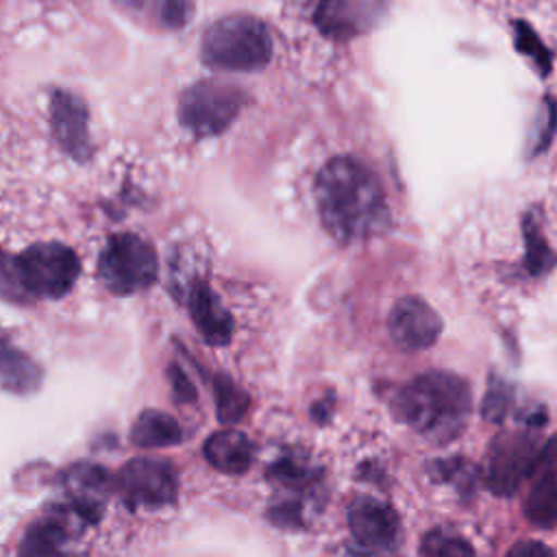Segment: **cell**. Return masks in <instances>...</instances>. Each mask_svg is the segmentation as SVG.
Listing matches in <instances>:
<instances>
[{
	"label": "cell",
	"mask_w": 557,
	"mask_h": 557,
	"mask_svg": "<svg viewBox=\"0 0 557 557\" xmlns=\"http://www.w3.org/2000/svg\"><path fill=\"white\" fill-rule=\"evenodd\" d=\"M315 205L324 228L339 244L372 237L387 224V205L379 178L352 157H335L320 170Z\"/></svg>",
	"instance_id": "obj_1"
},
{
	"label": "cell",
	"mask_w": 557,
	"mask_h": 557,
	"mask_svg": "<svg viewBox=\"0 0 557 557\" xmlns=\"http://www.w3.org/2000/svg\"><path fill=\"white\" fill-rule=\"evenodd\" d=\"M400 418L435 444L455 440L472 409L468 383L453 372H424L398 394Z\"/></svg>",
	"instance_id": "obj_2"
},
{
	"label": "cell",
	"mask_w": 557,
	"mask_h": 557,
	"mask_svg": "<svg viewBox=\"0 0 557 557\" xmlns=\"http://www.w3.org/2000/svg\"><path fill=\"white\" fill-rule=\"evenodd\" d=\"M202 61L218 70L252 72L272 57V37L252 15H228L213 22L202 37Z\"/></svg>",
	"instance_id": "obj_3"
},
{
	"label": "cell",
	"mask_w": 557,
	"mask_h": 557,
	"mask_svg": "<svg viewBox=\"0 0 557 557\" xmlns=\"http://www.w3.org/2000/svg\"><path fill=\"white\" fill-rule=\"evenodd\" d=\"M17 285L37 298H61L74 285L81 261L76 252L59 242H41L22 250L15 259H4Z\"/></svg>",
	"instance_id": "obj_4"
},
{
	"label": "cell",
	"mask_w": 557,
	"mask_h": 557,
	"mask_svg": "<svg viewBox=\"0 0 557 557\" xmlns=\"http://www.w3.org/2000/svg\"><path fill=\"white\" fill-rule=\"evenodd\" d=\"M98 274L111 294L128 296L141 292L157 278V255L141 237L120 233L109 237L98 261Z\"/></svg>",
	"instance_id": "obj_5"
},
{
	"label": "cell",
	"mask_w": 557,
	"mask_h": 557,
	"mask_svg": "<svg viewBox=\"0 0 557 557\" xmlns=\"http://www.w3.org/2000/svg\"><path fill=\"white\" fill-rule=\"evenodd\" d=\"M244 91L235 85L205 81L181 96L178 120L198 137L222 133L242 111Z\"/></svg>",
	"instance_id": "obj_6"
},
{
	"label": "cell",
	"mask_w": 557,
	"mask_h": 557,
	"mask_svg": "<svg viewBox=\"0 0 557 557\" xmlns=\"http://www.w3.org/2000/svg\"><path fill=\"white\" fill-rule=\"evenodd\" d=\"M535 440L527 433H503L492 442L485 463V483L498 496L513 494L527 476H533L537 461Z\"/></svg>",
	"instance_id": "obj_7"
},
{
	"label": "cell",
	"mask_w": 557,
	"mask_h": 557,
	"mask_svg": "<svg viewBox=\"0 0 557 557\" xmlns=\"http://www.w3.org/2000/svg\"><path fill=\"white\" fill-rule=\"evenodd\" d=\"M120 492L135 507H163L176 496V472L165 459H131L117 476Z\"/></svg>",
	"instance_id": "obj_8"
},
{
	"label": "cell",
	"mask_w": 557,
	"mask_h": 557,
	"mask_svg": "<svg viewBox=\"0 0 557 557\" xmlns=\"http://www.w3.org/2000/svg\"><path fill=\"white\" fill-rule=\"evenodd\" d=\"M387 326L400 348L424 350L437 339L442 331V320L424 300L407 296L398 300L389 311Z\"/></svg>",
	"instance_id": "obj_9"
},
{
	"label": "cell",
	"mask_w": 557,
	"mask_h": 557,
	"mask_svg": "<svg viewBox=\"0 0 557 557\" xmlns=\"http://www.w3.org/2000/svg\"><path fill=\"white\" fill-rule=\"evenodd\" d=\"M348 527L352 537L366 548H387L398 533L394 509L372 496H359L348 507Z\"/></svg>",
	"instance_id": "obj_10"
},
{
	"label": "cell",
	"mask_w": 557,
	"mask_h": 557,
	"mask_svg": "<svg viewBox=\"0 0 557 557\" xmlns=\"http://www.w3.org/2000/svg\"><path fill=\"white\" fill-rule=\"evenodd\" d=\"M74 520L83 518L70 507H63L35 522L20 544V557H72Z\"/></svg>",
	"instance_id": "obj_11"
},
{
	"label": "cell",
	"mask_w": 557,
	"mask_h": 557,
	"mask_svg": "<svg viewBox=\"0 0 557 557\" xmlns=\"http://www.w3.org/2000/svg\"><path fill=\"white\" fill-rule=\"evenodd\" d=\"M50 117H52V133L59 146L76 159L87 157L89 133H87V111L83 100L70 91L57 89L50 98Z\"/></svg>",
	"instance_id": "obj_12"
},
{
	"label": "cell",
	"mask_w": 557,
	"mask_h": 557,
	"mask_svg": "<svg viewBox=\"0 0 557 557\" xmlns=\"http://www.w3.org/2000/svg\"><path fill=\"white\" fill-rule=\"evenodd\" d=\"M104 483L107 474L96 466L78 463L70 468L65 474V490L70 498L67 507L87 522L98 520L104 503Z\"/></svg>",
	"instance_id": "obj_13"
},
{
	"label": "cell",
	"mask_w": 557,
	"mask_h": 557,
	"mask_svg": "<svg viewBox=\"0 0 557 557\" xmlns=\"http://www.w3.org/2000/svg\"><path fill=\"white\" fill-rule=\"evenodd\" d=\"M189 313L196 322V329L205 337V342L213 346L228 342L231 329H233L231 315L222 307L213 289L202 281H196L194 287L189 289Z\"/></svg>",
	"instance_id": "obj_14"
},
{
	"label": "cell",
	"mask_w": 557,
	"mask_h": 557,
	"mask_svg": "<svg viewBox=\"0 0 557 557\" xmlns=\"http://www.w3.org/2000/svg\"><path fill=\"white\" fill-rule=\"evenodd\" d=\"M205 457L215 470L224 474H242L252 463L255 446L244 433L224 429L205 442Z\"/></svg>",
	"instance_id": "obj_15"
},
{
	"label": "cell",
	"mask_w": 557,
	"mask_h": 557,
	"mask_svg": "<svg viewBox=\"0 0 557 557\" xmlns=\"http://www.w3.org/2000/svg\"><path fill=\"white\" fill-rule=\"evenodd\" d=\"M131 440L135 446H144V448L172 446L183 440V431L172 416L148 409L135 420L131 429Z\"/></svg>",
	"instance_id": "obj_16"
},
{
	"label": "cell",
	"mask_w": 557,
	"mask_h": 557,
	"mask_svg": "<svg viewBox=\"0 0 557 557\" xmlns=\"http://www.w3.org/2000/svg\"><path fill=\"white\" fill-rule=\"evenodd\" d=\"M524 513L537 527H557V479L540 474L524 498Z\"/></svg>",
	"instance_id": "obj_17"
},
{
	"label": "cell",
	"mask_w": 557,
	"mask_h": 557,
	"mask_svg": "<svg viewBox=\"0 0 557 557\" xmlns=\"http://www.w3.org/2000/svg\"><path fill=\"white\" fill-rule=\"evenodd\" d=\"M311 4L313 20L329 35H348L357 30L359 15L355 0H305Z\"/></svg>",
	"instance_id": "obj_18"
},
{
	"label": "cell",
	"mask_w": 557,
	"mask_h": 557,
	"mask_svg": "<svg viewBox=\"0 0 557 557\" xmlns=\"http://www.w3.org/2000/svg\"><path fill=\"white\" fill-rule=\"evenodd\" d=\"M2 383L11 392H28L37 383L35 363L26 355L13 350L9 342L4 344V357H2Z\"/></svg>",
	"instance_id": "obj_19"
},
{
	"label": "cell",
	"mask_w": 557,
	"mask_h": 557,
	"mask_svg": "<svg viewBox=\"0 0 557 557\" xmlns=\"http://www.w3.org/2000/svg\"><path fill=\"white\" fill-rule=\"evenodd\" d=\"M215 407H218V418L224 424L237 422L246 407H248V396L228 379V376H215Z\"/></svg>",
	"instance_id": "obj_20"
},
{
	"label": "cell",
	"mask_w": 557,
	"mask_h": 557,
	"mask_svg": "<svg viewBox=\"0 0 557 557\" xmlns=\"http://www.w3.org/2000/svg\"><path fill=\"white\" fill-rule=\"evenodd\" d=\"M422 557H474V550L459 535L437 529L424 537Z\"/></svg>",
	"instance_id": "obj_21"
},
{
	"label": "cell",
	"mask_w": 557,
	"mask_h": 557,
	"mask_svg": "<svg viewBox=\"0 0 557 557\" xmlns=\"http://www.w3.org/2000/svg\"><path fill=\"white\" fill-rule=\"evenodd\" d=\"M194 11L191 0H157V17L165 28H183Z\"/></svg>",
	"instance_id": "obj_22"
},
{
	"label": "cell",
	"mask_w": 557,
	"mask_h": 557,
	"mask_svg": "<svg viewBox=\"0 0 557 557\" xmlns=\"http://www.w3.org/2000/svg\"><path fill=\"white\" fill-rule=\"evenodd\" d=\"M509 403H511V392H509V387L503 385V383H494V385L490 387L487 396H485V403H483V413H485V418H490V420H500V418L505 416Z\"/></svg>",
	"instance_id": "obj_23"
},
{
	"label": "cell",
	"mask_w": 557,
	"mask_h": 557,
	"mask_svg": "<svg viewBox=\"0 0 557 557\" xmlns=\"http://www.w3.org/2000/svg\"><path fill=\"white\" fill-rule=\"evenodd\" d=\"M540 474H557V433L537 453L533 476H540Z\"/></svg>",
	"instance_id": "obj_24"
},
{
	"label": "cell",
	"mask_w": 557,
	"mask_h": 557,
	"mask_svg": "<svg viewBox=\"0 0 557 557\" xmlns=\"http://www.w3.org/2000/svg\"><path fill=\"white\" fill-rule=\"evenodd\" d=\"M507 557H555V553L542 542H520L507 553Z\"/></svg>",
	"instance_id": "obj_25"
},
{
	"label": "cell",
	"mask_w": 557,
	"mask_h": 557,
	"mask_svg": "<svg viewBox=\"0 0 557 557\" xmlns=\"http://www.w3.org/2000/svg\"><path fill=\"white\" fill-rule=\"evenodd\" d=\"M172 381H176L174 392H178V398H181V400H189V398H194V387L185 381V376H183V372H181V370H176V374L172 376Z\"/></svg>",
	"instance_id": "obj_26"
},
{
	"label": "cell",
	"mask_w": 557,
	"mask_h": 557,
	"mask_svg": "<svg viewBox=\"0 0 557 557\" xmlns=\"http://www.w3.org/2000/svg\"><path fill=\"white\" fill-rule=\"evenodd\" d=\"M117 2H122L124 7H131V9H137V7H144L148 0H117Z\"/></svg>",
	"instance_id": "obj_27"
}]
</instances>
